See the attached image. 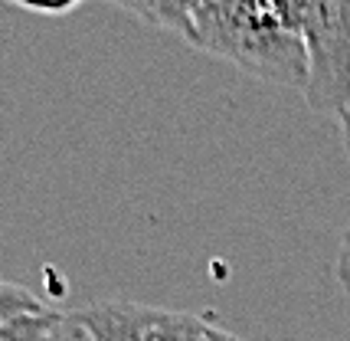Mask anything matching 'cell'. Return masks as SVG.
<instances>
[{
    "mask_svg": "<svg viewBox=\"0 0 350 341\" xmlns=\"http://www.w3.org/2000/svg\"><path fill=\"white\" fill-rule=\"evenodd\" d=\"M187 43L265 82H308L301 0H197Z\"/></svg>",
    "mask_w": 350,
    "mask_h": 341,
    "instance_id": "1",
    "label": "cell"
},
{
    "mask_svg": "<svg viewBox=\"0 0 350 341\" xmlns=\"http://www.w3.org/2000/svg\"><path fill=\"white\" fill-rule=\"evenodd\" d=\"M301 40L308 109L340 118L350 102V0H301Z\"/></svg>",
    "mask_w": 350,
    "mask_h": 341,
    "instance_id": "2",
    "label": "cell"
},
{
    "mask_svg": "<svg viewBox=\"0 0 350 341\" xmlns=\"http://www.w3.org/2000/svg\"><path fill=\"white\" fill-rule=\"evenodd\" d=\"M154 312L157 309L135 302H105V305H89L76 315L89 328L92 341H144Z\"/></svg>",
    "mask_w": 350,
    "mask_h": 341,
    "instance_id": "3",
    "label": "cell"
},
{
    "mask_svg": "<svg viewBox=\"0 0 350 341\" xmlns=\"http://www.w3.org/2000/svg\"><path fill=\"white\" fill-rule=\"evenodd\" d=\"M193 3L197 0H137V3H118L122 10L151 20L154 27L170 33H180L183 40H190L193 30Z\"/></svg>",
    "mask_w": 350,
    "mask_h": 341,
    "instance_id": "4",
    "label": "cell"
},
{
    "mask_svg": "<svg viewBox=\"0 0 350 341\" xmlns=\"http://www.w3.org/2000/svg\"><path fill=\"white\" fill-rule=\"evenodd\" d=\"M213 322L190 315V312H164L157 309L151 325L144 331V341H203Z\"/></svg>",
    "mask_w": 350,
    "mask_h": 341,
    "instance_id": "5",
    "label": "cell"
},
{
    "mask_svg": "<svg viewBox=\"0 0 350 341\" xmlns=\"http://www.w3.org/2000/svg\"><path fill=\"white\" fill-rule=\"evenodd\" d=\"M62 315H66V312H56V309L20 315V318H14V322L0 325V341H49L53 338V331L59 328Z\"/></svg>",
    "mask_w": 350,
    "mask_h": 341,
    "instance_id": "6",
    "label": "cell"
},
{
    "mask_svg": "<svg viewBox=\"0 0 350 341\" xmlns=\"http://www.w3.org/2000/svg\"><path fill=\"white\" fill-rule=\"evenodd\" d=\"M43 299H36L30 289L16 286V282H0V325L14 322L20 315H30V312H43Z\"/></svg>",
    "mask_w": 350,
    "mask_h": 341,
    "instance_id": "7",
    "label": "cell"
},
{
    "mask_svg": "<svg viewBox=\"0 0 350 341\" xmlns=\"http://www.w3.org/2000/svg\"><path fill=\"white\" fill-rule=\"evenodd\" d=\"M53 341H92V335H89V328L79 322L76 312H66L59 328L53 331Z\"/></svg>",
    "mask_w": 350,
    "mask_h": 341,
    "instance_id": "8",
    "label": "cell"
},
{
    "mask_svg": "<svg viewBox=\"0 0 350 341\" xmlns=\"http://www.w3.org/2000/svg\"><path fill=\"white\" fill-rule=\"evenodd\" d=\"M337 279L350 292V227L340 236V249H337Z\"/></svg>",
    "mask_w": 350,
    "mask_h": 341,
    "instance_id": "9",
    "label": "cell"
},
{
    "mask_svg": "<svg viewBox=\"0 0 350 341\" xmlns=\"http://www.w3.org/2000/svg\"><path fill=\"white\" fill-rule=\"evenodd\" d=\"M23 10H30V14L62 16V14H69V10H76V3H59V7H43V3H23Z\"/></svg>",
    "mask_w": 350,
    "mask_h": 341,
    "instance_id": "10",
    "label": "cell"
},
{
    "mask_svg": "<svg viewBox=\"0 0 350 341\" xmlns=\"http://www.w3.org/2000/svg\"><path fill=\"white\" fill-rule=\"evenodd\" d=\"M340 131H344V151L350 155V102H347V109L340 112Z\"/></svg>",
    "mask_w": 350,
    "mask_h": 341,
    "instance_id": "11",
    "label": "cell"
},
{
    "mask_svg": "<svg viewBox=\"0 0 350 341\" xmlns=\"http://www.w3.org/2000/svg\"><path fill=\"white\" fill-rule=\"evenodd\" d=\"M203 341H239V338H236V335H229V331H223V328L210 325V331H206V338Z\"/></svg>",
    "mask_w": 350,
    "mask_h": 341,
    "instance_id": "12",
    "label": "cell"
},
{
    "mask_svg": "<svg viewBox=\"0 0 350 341\" xmlns=\"http://www.w3.org/2000/svg\"><path fill=\"white\" fill-rule=\"evenodd\" d=\"M49 341H53V338H49Z\"/></svg>",
    "mask_w": 350,
    "mask_h": 341,
    "instance_id": "13",
    "label": "cell"
}]
</instances>
